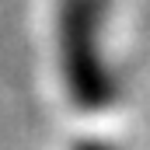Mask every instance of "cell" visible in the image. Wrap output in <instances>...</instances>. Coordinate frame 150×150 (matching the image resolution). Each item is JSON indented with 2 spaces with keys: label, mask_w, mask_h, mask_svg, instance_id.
<instances>
[{
  "label": "cell",
  "mask_w": 150,
  "mask_h": 150,
  "mask_svg": "<svg viewBox=\"0 0 150 150\" xmlns=\"http://www.w3.org/2000/svg\"><path fill=\"white\" fill-rule=\"evenodd\" d=\"M35 52L63 112L98 122L126 108L140 77L133 0H38Z\"/></svg>",
  "instance_id": "1"
}]
</instances>
